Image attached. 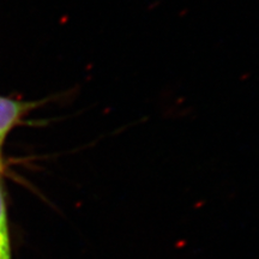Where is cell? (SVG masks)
<instances>
[{"label": "cell", "mask_w": 259, "mask_h": 259, "mask_svg": "<svg viewBox=\"0 0 259 259\" xmlns=\"http://www.w3.org/2000/svg\"><path fill=\"white\" fill-rule=\"evenodd\" d=\"M44 101H22L11 97L0 96V147L15 127L21 124L29 113L40 107Z\"/></svg>", "instance_id": "cell-1"}, {"label": "cell", "mask_w": 259, "mask_h": 259, "mask_svg": "<svg viewBox=\"0 0 259 259\" xmlns=\"http://www.w3.org/2000/svg\"><path fill=\"white\" fill-rule=\"evenodd\" d=\"M3 173H4V169L0 168V259H12L8 199H6V189Z\"/></svg>", "instance_id": "cell-2"}, {"label": "cell", "mask_w": 259, "mask_h": 259, "mask_svg": "<svg viewBox=\"0 0 259 259\" xmlns=\"http://www.w3.org/2000/svg\"><path fill=\"white\" fill-rule=\"evenodd\" d=\"M5 163H4V158H3V147H0V168L4 169Z\"/></svg>", "instance_id": "cell-3"}]
</instances>
